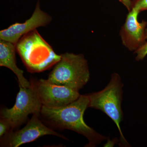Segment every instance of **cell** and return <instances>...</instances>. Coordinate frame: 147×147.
<instances>
[{
    "label": "cell",
    "instance_id": "obj_1",
    "mask_svg": "<svg viewBox=\"0 0 147 147\" xmlns=\"http://www.w3.org/2000/svg\"><path fill=\"white\" fill-rule=\"evenodd\" d=\"M89 103L88 95H80L75 101L63 107L50 108L42 105L40 113L50 124L82 134L88 140L87 147H95L107 137L98 133L84 121V113Z\"/></svg>",
    "mask_w": 147,
    "mask_h": 147
},
{
    "label": "cell",
    "instance_id": "obj_2",
    "mask_svg": "<svg viewBox=\"0 0 147 147\" xmlns=\"http://www.w3.org/2000/svg\"><path fill=\"white\" fill-rule=\"evenodd\" d=\"M16 46L27 69L32 73L46 70L55 65L61 58V55L56 54L36 29L24 35Z\"/></svg>",
    "mask_w": 147,
    "mask_h": 147
},
{
    "label": "cell",
    "instance_id": "obj_3",
    "mask_svg": "<svg viewBox=\"0 0 147 147\" xmlns=\"http://www.w3.org/2000/svg\"><path fill=\"white\" fill-rule=\"evenodd\" d=\"M123 86L119 75L113 74L110 82L103 90L88 95V107L101 110L108 116L115 123L119 132L120 146L128 147L129 144L124 137L120 127L123 118L121 109Z\"/></svg>",
    "mask_w": 147,
    "mask_h": 147
},
{
    "label": "cell",
    "instance_id": "obj_4",
    "mask_svg": "<svg viewBox=\"0 0 147 147\" xmlns=\"http://www.w3.org/2000/svg\"><path fill=\"white\" fill-rule=\"evenodd\" d=\"M90 73L87 60L82 54L66 53L61 55L47 80L79 91L89 81Z\"/></svg>",
    "mask_w": 147,
    "mask_h": 147
},
{
    "label": "cell",
    "instance_id": "obj_5",
    "mask_svg": "<svg viewBox=\"0 0 147 147\" xmlns=\"http://www.w3.org/2000/svg\"><path fill=\"white\" fill-rule=\"evenodd\" d=\"M19 88L13 107L10 109L4 108L1 111V118L8 121L12 129L24 123L30 114L39 115L42 106L32 83L28 88L20 86Z\"/></svg>",
    "mask_w": 147,
    "mask_h": 147
},
{
    "label": "cell",
    "instance_id": "obj_6",
    "mask_svg": "<svg viewBox=\"0 0 147 147\" xmlns=\"http://www.w3.org/2000/svg\"><path fill=\"white\" fill-rule=\"evenodd\" d=\"M43 106L50 108L63 107L74 102L80 96L79 91L51 83L47 79L32 82Z\"/></svg>",
    "mask_w": 147,
    "mask_h": 147
},
{
    "label": "cell",
    "instance_id": "obj_7",
    "mask_svg": "<svg viewBox=\"0 0 147 147\" xmlns=\"http://www.w3.org/2000/svg\"><path fill=\"white\" fill-rule=\"evenodd\" d=\"M38 116L36 114L33 115L31 119L23 128L14 132H9L2 137L1 146L18 147L46 135H53L65 139L62 135L45 126L38 118Z\"/></svg>",
    "mask_w": 147,
    "mask_h": 147
},
{
    "label": "cell",
    "instance_id": "obj_8",
    "mask_svg": "<svg viewBox=\"0 0 147 147\" xmlns=\"http://www.w3.org/2000/svg\"><path fill=\"white\" fill-rule=\"evenodd\" d=\"M52 21V16L40 8L38 0L32 16L24 23H15L7 28L1 30L0 40L16 45L24 35L40 27L46 26Z\"/></svg>",
    "mask_w": 147,
    "mask_h": 147
},
{
    "label": "cell",
    "instance_id": "obj_9",
    "mask_svg": "<svg viewBox=\"0 0 147 147\" xmlns=\"http://www.w3.org/2000/svg\"><path fill=\"white\" fill-rule=\"evenodd\" d=\"M140 13L138 10L132 8L127 16L125 23L120 32L123 44L129 50L136 51L146 41L145 30L147 21L138 20Z\"/></svg>",
    "mask_w": 147,
    "mask_h": 147
},
{
    "label": "cell",
    "instance_id": "obj_10",
    "mask_svg": "<svg viewBox=\"0 0 147 147\" xmlns=\"http://www.w3.org/2000/svg\"><path fill=\"white\" fill-rule=\"evenodd\" d=\"M16 45L11 42L0 40V66L9 69L16 74L19 86L28 88L31 82L24 75V71L16 65Z\"/></svg>",
    "mask_w": 147,
    "mask_h": 147
},
{
    "label": "cell",
    "instance_id": "obj_11",
    "mask_svg": "<svg viewBox=\"0 0 147 147\" xmlns=\"http://www.w3.org/2000/svg\"><path fill=\"white\" fill-rule=\"evenodd\" d=\"M146 41L138 50L134 52L137 54L136 60L137 61L142 60L147 55V28L145 30Z\"/></svg>",
    "mask_w": 147,
    "mask_h": 147
},
{
    "label": "cell",
    "instance_id": "obj_12",
    "mask_svg": "<svg viewBox=\"0 0 147 147\" xmlns=\"http://www.w3.org/2000/svg\"><path fill=\"white\" fill-rule=\"evenodd\" d=\"M12 128L10 123L4 119L0 120V137L1 138L9 132V130Z\"/></svg>",
    "mask_w": 147,
    "mask_h": 147
},
{
    "label": "cell",
    "instance_id": "obj_13",
    "mask_svg": "<svg viewBox=\"0 0 147 147\" xmlns=\"http://www.w3.org/2000/svg\"><path fill=\"white\" fill-rule=\"evenodd\" d=\"M132 8H134L139 12L147 10V0H134L132 1Z\"/></svg>",
    "mask_w": 147,
    "mask_h": 147
},
{
    "label": "cell",
    "instance_id": "obj_14",
    "mask_svg": "<svg viewBox=\"0 0 147 147\" xmlns=\"http://www.w3.org/2000/svg\"><path fill=\"white\" fill-rule=\"evenodd\" d=\"M123 4L127 9L129 11L132 9V1L131 0H119Z\"/></svg>",
    "mask_w": 147,
    "mask_h": 147
}]
</instances>
